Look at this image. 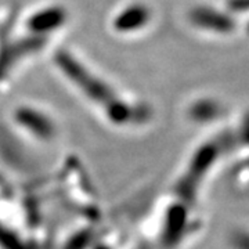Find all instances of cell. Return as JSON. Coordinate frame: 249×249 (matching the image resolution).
<instances>
[{
    "label": "cell",
    "mask_w": 249,
    "mask_h": 249,
    "mask_svg": "<svg viewBox=\"0 0 249 249\" xmlns=\"http://www.w3.org/2000/svg\"><path fill=\"white\" fill-rule=\"evenodd\" d=\"M55 61L60 65V68H62V71L82 88V90H85L90 97L94 98L100 104L107 107L109 115L114 116L115 119H124L129 115V108L118 101V98L114 97L112 91L103 82H100L97 78H93L70 54L58 52L55 55Z\"/></svg>",
    "instance_id": "1"
},
{
    "label": "cell",
    "mask_w": 249,
    "mask_h": 249,
    "mask_svg": "<svg viewBox=\"0 0 249 249\" xmlns=\"http://www.w3.org/2000/svg\"><path fill=\"white\" fill-rule=\"evenodd\" d=\"M150 18V11L142 4H133L124 9L118 17L115 18V28L121 32L134 31L144 27Z\"/></svg>",
    "instance_id": "2"
},
{
    "label": "cell",
    "mask_w": 249,
    "mask_h": 249,
    "mask_svg": "<svg viewBox=\"0 0 249 249\" xmlns=\"http://www.w3.org/2000/svg\"><path fill=\"white\" fill-rule=\"evenodd\" d=\"M65 19V13L64 10L58 7H52V9L43 10L40 13L35 14L29 19L28 27L35 34H46L49 31H53L57 27L62 25Z\"/></svg>",
    "instance_id": "3"
}]
</instances>
